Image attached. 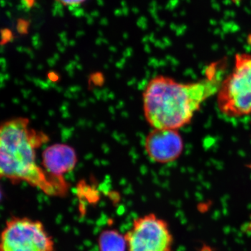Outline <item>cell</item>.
I'll return each instance as SVG.
<instances>
[{
	"label": "cell",
	"instance_id": "6",
	"mask_svg": "<svg viewBox=\"0 0 251 251\" xmlns=\"http://www.w3.org/2000/svg\"><path fill=\"white\" fill-rule=\"evenodd\" d=\"M184 143L179 130L153 128L145 140V150L155 163L168 164L182 154Z\"/></svg>",
	"mask_w": 251,
	"mask_h": 251
},
{
	"label": "cell",
	"instance_id": "5",
	"mask_svg": "<svg viewBox=\"0 0 251 251\" xmlns=\"http://www.w3.org/2000/svg\"><path fill=\"white\" fill-rule=\"evenodd\" d=\"M125 234L127 251H175L169 224L153 213L133 220Z\"/></svg>",
	"mask_w": 251,
	"mask_h": 251
},
{
	"label": "cell",
	"instance_id": "1",
	"mask_svg": "<svg viewBox=\"0 0 251 251\" xmlns=\"http://www.w3.org/2000/svg\"><path fill=\"white\" fill-rule=\"evenodd\" d=\"M226 75L224 62H216L196 82H180L165 75L153 77L143 94L147 122L153 128L179 130L188 125L202 104L216 95Z\"/></svg>",
	"mask_w": 251,
	"mask_h": 251
},
{
	"label": "cell",
	"instance_id": "10",
	"mask_svg": "<svg viewBox=\"0 0 251 251\" xmlns=\"http://www.w3.org/2000/svg\"><path fill=\"white\" fill-rule=\"evenodd\" d=\"M29 24L30 23L27 20L19 18L17 21V24H16V29H17L18 34L21 35L27 34L29 31Z\"/></svg>",
	"mask_w": 251,
	"mask_h": 251
},
{
	"label": "cell",
	"instance_id": "11",
	"mask_svg": "<svg viewBox=\"0 0 251 251\" xmlns=\"http://www.w3.org/2000/svg\"><path fill=\"white\" fill-rule=\"evenodd\" d=\"M57 4L66 7H75L85 4L87 0H54Z\"/></svg>",
	"mask_w": 251,
	"mask_h": 251
},
{
	"label": "cell",
	"instance_id": "8",
	"mask_svg": "<svg viewBox=\"0 0 251 251\" xmlns=\"http://www.w3.org/2000/svg\"><path fill=\"white\" fill-rule=\"evenodd\" d=\"M99 251H127L125 234L115 228L103 229L99 234Z\"/></svg>",
	"mask_w": 251,
	"mask_h": 251
},
{
	"label": "cell",
	"instance_id": "3",
	"mask_svg": "<svg viewBox=\"0 0 251 251\" xmlns=\"http://www.w3.org/2000/svg\"><path fill=\"white\" fill-rule=\"evenodd\" d=\"M220 112L229 118L251 115V54L234 57L232 71L225 75L216 94Z\"/></svg>",
	"mask_w": 251,
	"mask_h": 251
},
{
	"label": "cell",
	"instance_id": "12",
	"mask_svg": "<svg viewBox=\"0 0 251 251\" xmlns=\"http://www.w3.org/2000/svg\"><path fill=\"white\" fill-rule=\"evenodd\" d=\"M35 0H23V4L27 9H31L34 5Z\"/></svg>",
	"mask_w": 251,
	"mask_h": 251
},
{
	"label": "cell",
	"instance_id": "9",
	"mask_svg": "<svg viewBox=\"0 0 251 251\" xmlns=\"http://www.w3.org/2000/svg\"><path fill=\"white\" fill-rule=\"evenodd\" d=\"M0 36H1V41H0L1 45H5L14 39V33L9 28L1 29Z\"/></svg>",
	"mask_w": 251,
	"mask_h": 251
},
{
	"label": "cell",
	"instance_id": "4",
	"mask_svg": "<svg viewBox=\"0 0 251 251\" xmlns=\"http://www.w3.org/2000/svg\"><path fill=\"white\" fill-rule=\"evenodd\" d=\"M0 251H56L53 238L38 220L15 216L0 233Z\"/></svg>",
	"mask_w": 251,
	"mask_h": 251
},
{
	"label": "cell",
	"instance_id": "13",
	"mask_svg": "<svg viewBox=\"0 0 251 251\" xmlns=\"http://www.w3.org/2000/svg\"><path fill=\"white\" fill-rule=\"evenodd\" d=\"M2 197H3L2 190H1V186H0V201H1V199H2Z\"/></svg>",
	"mask_w": 251,
	"mask_h": 251
},
{
	"label": "cell",
	"instance_id": "2",
	"mask_svg": "<svg viewBox=\"0 0 251 251\" xmlns=\"http://www.w3.org/2000/svg\"><path fill=\"white\" fill-rule=\"evenodd\" d=\"M48 141L47 135L33 128L26 117L0 123V179L26 183L49 196H67L65 179L53 177L37 164L36 151Z\"/></svg>",
	"mask_w": 251,
	"mask_h": 251
},
{
	"label": "cell",
	"instance_id": "7",
	"mask_svg": "<svg viewBox=\"0 0 251 251\" xmlns=\"http://www.w3.org/2000/svg\"><path fill=\"white\" fill-rule=\"evenodd\" d=\"M77 163L75 150L65 144H54L48 147L42 153L43 168L57 179H64V175L72 171Z\"/></svg>",
	"mask_w": 251,
	"mask_h": 251
}]
</instances>
